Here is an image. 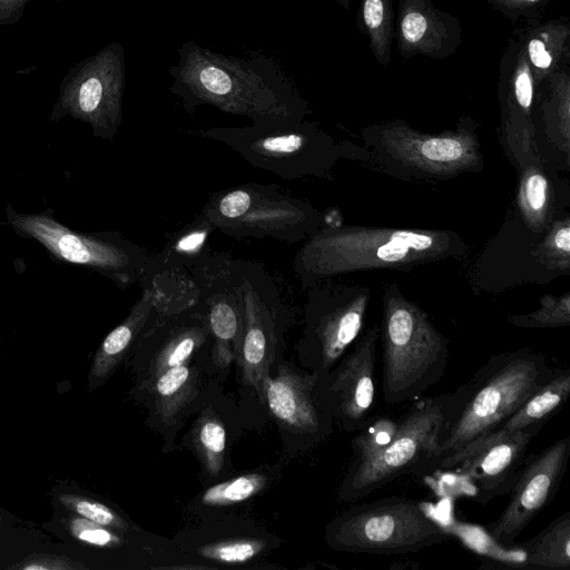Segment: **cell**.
Listing matches in <instances>:
<instances>
[{"mask_svg": "<svg viewBox=\"0 0 570 570\" xmlns=\"http://www.w3.org/2000/svg\"><path fill=\"white\" fill-rule=\"evenodd\" d=\"M569 396L570 371L568 368H558L499 429L518 431L535 424L546 425L562 409Z\"/></svg>", "mask_w": 570, "mask_h": 570, "instance_id": "27", "label": "cell"}, {"mask_svg": "<svg viewBox=\"0 0 570 570\" xmlns=\"http://www.w3.org/2000/svg\"><path fill=\"white\" fill-rule=\"evenodd\" d=\"M195 443L210 475H217L224 465L226 431L223 423L213 415L203 416L195 432Z\"/></svg>", "mask_w": 570, "mask_h": 570, "instance_id": "35", "label": "cell"}, {"mask_svg": "<svg viewBox=\"0 0 570 570\" xmlns=\"http://www.w3.org/2000/svg\"><path fill=\"white\" fill-rule=\"evenodd\" d=\"M556 370L546 355L520 348L492 355L460 385L461 403L440 444L438 462L498 430Z\"/></svg>", "mask_w": 570, "mask_h": 570, "instance_id": "4", "label": "cell"}, {"mask_svg": "<svg viewBox=\"0 0 570 570\" xmlns=\"http://www.w3.org/2000/svg\"><path fill=\"white\" fill-rule=\"evenodd\" d=\"M7 218L17 233L36 239L56 257L94 268L121 288L145 276L150 254L120 234L77 233L46 214H21L11 206Z\"/></svg>", "mask_w": 570, "mask_h": 570, "instance_id": "11", "label": "cell"}, {"mask_svg": "<svg viewBox=\"0 0 570 570\" xmlns=\"http://www.w3.org/2000/svg\"><path fill=\"white\" fill-rule=\"evenodd\" d=\"M538 88L521 41L511 39L499 66L498 137L505 157L517 171L544 160L533 120Z\"/></svg>", "mask_w": 570, "mask_h": 570, "instance_id": "15", "label": "cell"}, {"mask_svg": "<svg viewBox=\"0 0 570 570\" xmlns=\"http://www.w3.org/2000/svg\"><path fill=\"white\" fill-rule=\"evenodd\" d=\"M460 403V386L450 393L415 401L381 453L350 463L338 490L340 498L357 501L400 476L435 470L442 438Z\"/></svg>", "mask_w": 570, "mask_h": 570, "instance_id": "7", "label": "cell"}, {"mask_svg": "<svg viewBox=\"0 0 570 570\" xmlns=\"http://www.w3.org/2000/svg\"><path fill=\"white\" fill-rule=\"evenodd\" d=\"M215 230L213 224L199 214L190 223L168 236L163 248L156 255H150L147 268L189 269L212 249L209 238Z\"/></svg>", "mask_w": 570, "mask_h": 570, "instance_id": "28", "label": "cell"}, {"mask_svg": "<svg viewBox=\"0 0 570 570\" xmlns=\"http://www.w3.org/2000/svg\"><path fill=\"white\" fill-rule=\"evenodd\" d=\"M399 421L390 415L371 416L352 440L351 463L370 460L381 453L394 439Z\"/></svg>", "mask_w": 570, "mask_h": 570, "instance_id": "34", "label": "cell"}, {"mask_svg": "<svg viewBox=\"0 0 570 570\" xmlns=\"http://www.w3.org/2000/svg\"><path fill=\"white\" fill-rule=\"evenodd\" d=\"M510 208L531 232L542 235L569 214L570 185L558 169L543 160L521 168Z\"/></svg>", "mask_w": 570, "mask_h": 570, "instance_id": "21", "label": "cell"}, {"mask_svg": "<svg viewBox=\"0 0 570 570\" xmlns=\"http://www.w3.org/2000/svg\"><path fill=\"white\" fill-rule=\"evenodd\" d=\"M195 374L186 364L168 368L154 377L151 392L156 411L165 420H171L191 397Z\"/></svg>", "mask_w": 570, "mask_h": 570, "instance_id": "32", "label": "cell"}, {"mask_svg": "<svg viewBox=\"0 0 570 570\" xmlns=\"http://www.w3.org/2000/svg\"><path fill=\"white\" fill-rule=\"evenodd\" d=\"M448 532L411 499L389 497L354 505L327 527V544L338 551L406 554L440 544Z\"/></svg>", "mask_w": 570, "mask_h": 570, "instance_id": "10", "label": "cell"}, {"mask_svg": "<svg viewBox=\"0 0 570 570\" xmlns=\"http://www.w3.org/2000/svg\"><path fill=\"white\" fill-rule=\"evenodd\" d=\"M266 481V476L261 473L243 474L208 488L202 502L219 507L239 503L262 491Z\"/></svg>", "mask_w": 570, "mask_h": 570, "instance_id": "36", "label": "cell"}, {"mask_svg": "<svg viewBox=\"0 0 570 570\" xmlns=\"http://www.w3.org/2000/svg\"><path fill=\"white\" fill-rule=\"evenodd\" d=\"M488 3L501 12L512 22L525 20L527 23L541 20L549 0H487Z\"/></svg>", "mask_w": 570, "mask_h": 570, "instance_id": "38", "label": "cell"}, {"mask_svg": "<svg viewBox=\"0 0 570 570\" xmlns=\"http://www.w3.org/2000/svg\"><path fill=\"white\" fill-rule=\"evenodd\" d=\"M394 0H361L356 17L361 32L367 38L373 57L389 67L394 39Z\"/></svg>", "mask_w": 570, "mask_h": 570, "instance_id": "31", "label": "cell"}, {"mask_svg": "<svg viewBox=\"0 0 570 570\" xmlns=\"http://www.w3.org/2000/svg\"><path fill=\"white\" fill-rule=\"evenodd\" d=\"M52 508L62 509L110 528L124 535L130 531L127 520L110 504L72 482H57L50 490Z\"/></svg>", "mask_w": 570, "mask_h": 570, "instance_id": "29", "label": "cell"}, {"mask_svg": "<svg viewBox=\"0 0 570 570\" xmlns=\"http://www.w3.org/2000/svg\"><path fill=\"white\" fill-rule=\"evenodd\" d=\"M538 86L562 67L570 50V24L566 19L527 23L517 31Z\"/></svg>", "mask_w": 570, "mask_h": 570, "instance_id": "26", "label": "cell"}, {"mask_svg": "<svg viewBox=\"0 0 570 570\" xmlns=\"http://www.w3.org/2000/svg\"><path fill=\"white\" fill-rule=\"evenodd\" d=\"M67 542L51 541L31 523L8 528L0 535V570H91Z\"/></svg>", "mask_w": 570, "mask_h": 570, "instance_id": "22", "label": "cell"}, {"mask_svg": "<svg viewBox=\"0 0 570 570\" xmlns=\"http://www.w3.org/2000/svg\"><path fill=\"white\" fill-rule=\"evenodd\" d=\"M380 327L366 330L352 352L330 370L318 373L315 395L321 406L342 429L358 431L375 405V362Z\"/></svg>", "mask_w": 570, "mask_h": 570, "instance_id": "17", "label": "cell"}, {"mask_svg": "<svg viewBox=\"0 0 570 570\" xmlns=\"http://www.w3.org/2000/svg\"><path fill=\"white\" fill-rule=\"evenodd\" d=\"M335 2L345 11L350 10L351 0H335Z\"/></svg>", "mask_w": 570, "mask_h": 570, "instance_id": "41", "label": "cell"}, {"mask_svg": "<svg viewBox=\"0 0 570 570\" xmlns=\"http://www.w3.org/2000/svg\"><path fill=\"white\" fill-rule=\"evenodd\" d=\"M24 523L23 520L0 507V535L10 527Z\"/></svg>", "mask_w": 570, "mask_h": 570, "instance_id": "40", "label": "cell"}, {"mask_svg": "<svg viewBox=\"0 0 570 570\" xmlns=\"http://www.w3.org/2000/svg\"><path fill=\"white\" fill-rule=\"evenodd\" d=\"M460 20L434 7L432 0H397L394 39L400 56L442 60L462 42Z\"/></svg>", "mask_w": 570, "mask_h": 570, "instance_id": "19", "label": "cell"}, {"mask_svg": "<svg viewBox=\"0 0 570 570\" xmlns=\"http://www.w3.org/2000/svg\"><path fill=\"white\" fill-rule=\"evenodd\" d=\"M539 303L537 309L510 315L507 322L522 328H556L570 325V292L561 295L544 294Z\"/></svg>", "mask_w": 570, "mask_h": 570, "instance_id": "33", "label": "cell"}, {"mask_svg": "<svg viewBox=\"0 0 570 570\" xmlns=\"http://www.w3.org/2000/svg\"><path fill=\"white\" fill-rule=\"evenodd\" d=\"M125 75L124 48L112 41L65 76L51 119L68 115L88 124L96 137L114 140L122 122Z\"/></svg>", "mask_w": 570, "mask_h": 570, "instance_id": "12", "label": "cell"}, {"mask_svg": "<svg viewBox=\"0 0 570 570\" xmlns=\"http://www.w3.org/2000/svg\"><path fill=\"white\" fill-rule=\"evenodd\" d=\"M233 271L243 318L237 362L244 383L261 394L287 316V306L277 283L263 263L233 258Z\"/></svg>", "mask_w": 570, "mask_h": 570, "instance_id": "13", "label": "cell"}, {"mask_svg": "<svg viewBox=\"0 0 570 570\" xmlns=\"http://www.w3.org/2000/svg\"><path fill=\"white\" fill-rule=\"evenodd\" d=\"M41 528L76 548L92 569L98 567L100 557L122 548L126 542L124 534L57 508Z\"/></svg>", "mask_w": 570, "mask_h": 570, "instance_id": "25", "label": "cell"}, {"mask_svg": "<svg viewBox=\"0 0 570 570\" xmlns=\"http://www.w3.org/2000/svg\"><path fill=\"white\" fill-rule=\"evenodd\" d=\"M141 294L126 318L104 338L97 348L88 373V389L95 391L111 376L145 330L155 305V291L142 281Z\"/></svg>", "mask_w": 570, "mask_h": 570, "instance_id": "24", "label": "cell"}, {"mask_svg": "<svg viewBox=\"0 0 570 570\" xmlns=\"http://www.w3.org/2000/svg\"><path fill=\"white\" fill-rule=\"evenodd\" d=\"M29 0H0V26L16 23Z\"/></svg>", "mask_w": 570, "mask_h": 570, "instance_id": "39", "label": "cell"}, {"mask_svg": "<svg viewBox=\"0 0 570 570\" xmlns=\"http://www.w3.org/2000/svg\"><path fill=\"white\" fill-rule=\"evenodd\" d=\"M543 91L538 90L533 115L542 158L558 170L570 165V75L559 68L548 76Z\"/></svg>", "mask_w": 570, "mask_h": 570, "instance_id": "23", "label": "cell"}, {"mask_svg": "<svg viewBox=\"0 0 570 570\" xmlns=\"http://www.w3.org/2000/svg\"><path fill=\"white\" fill-rule=\"evenodd\" d=\"M199 135L227 146L250 166L285 180L330 179L332 169L342 159L340 141L306 119L213 127Z\"/></svg>", "mask_w": 570, "mask_h": 570, "instance_id": "8", "label": "cell"}, {"mask_svg": "<svg viewBox=\"0 0 570 570\" xmlns=\"http://www.w3.org/2000/svg\"><path fill=\"white\" fill-rule=\"evenodd\" d=\"M479 121L462 116L454 128L429 134L393 119L363 127L362 145L340 141L341 158L409 183H440L484 168Z\"/></svg>", "mask_w": 570, "mask_h": 570, "instance_id": "3", "label": "cell"}, {"mask_svg": "<svg viewBox=\"0 0 570 570\" xmlns=\"http://www.w3.org/2000/svg\"><path fill=\"white\" fill-rule=\"evenodd\" d=\"M475 295L498 294L523 284H548L570 273V214L542 235L509 208L497 232L465 271Z\"/></svg>", "mask_w": 570, "mask_h": 570, "instance_id": "6", "label": "cell"}, {"mask_svg": "<svg viewBox=\"0 0 570 570\" xmlns=\"http://www.w3.org/2000/svg\"><path fill=\"white\" fill-rule=\"evenodd\" d=\"M523 553L522 567L570 568V512L556 518L538 535L519 547Z\"/></svg>", "mask_w": 570, "mask_h": 570, "instance_id": "30", "label": "cell"}, {"mask_svg": "<svg viewBox=\"0 0 570 570\" xmlns=\"http://www.w3.org/2000/svg\"><path fill=\"white\" fill-rule=\"evenodd\" d=\"M382 390L386 404L417 400L444 375L449 338L428 313L409 299L396 283H385L382 295Z\"/></svg>", "mask_w": 570, "mask_h": 570, "instance_id": "5", "label": "cell"}, {"mask_svg": "<svg viewBox=\"0 0 570 570\" xmlns=\"http://www.w3.org/2000/svg\"><path fill=\"white\" fill-rule=\"evenodd\" d=\"M266 542L259 539L222 540L203 546L198 553L209 560L236 564L244 563L258 556Z\"/></svg>", "mask_w": 570, "mask_h": 570, "instance_id": "37", "label": "cell"}, {"mask_svg": "<svg viewBox=\"0 0 570 570\" xmlns=\"http://www.w3.org/2000/svg\"><path fill=\"white\" fill-rule=\"evenodd\" d=\"M318 373H301L279 365L275 376H265L261 397L272 415L296 433L320 436L330 431L332 416L315 395Z\"/></svg>", "mask_w": 570, "mask_h": 570, "instance_id": "20", "label": "cell"}, {"mask_svg": "<svg viewBox=\"0 0 570 570\" xmlns=\"http://www.w3.org/2000/svg\"><path fill=\"white\" fill-rule=\"evenodd\" d=\"M570 455V438H562L538 454L525 456L500 517L488 524L490 538L512 547L529 523L556 497Z\"/></svg>", "mask_w": 570, "mask_h": 570, "instance_id": "18", "label": "cell"}, {"mask_svg": "<svg viewBox=\"0 0 570 570\" xmlns=\"http://www.w3.org/2000/svg\"><path fill=\"white\" fill-rule=\"evenodd\" d=\"M470 250L471 245L451 229L326 224L303 242L293 269L305 291L350 273H411L430 264L461 262Z\"/></svg>", "mask_w": 570, "mask_h": 570, "instance_id": "2", "label": "cell"}, {"mask_svg": "<svg viewBox=\"0 0 570 570\" xmlns=\"http://www.w3.org/2000/svg\"><path fill=\"white\" fill-rule=\"evenodd\" d=\"M535 424L518 431L495 430L436 465L454 470L471 489L469 495L488 503L510 492L532 440L543 429Z\"/></svg>", "mask_w": 570, "mask_h": 570, "instance_id": "16", "label": "cell"}, {"mask_svg": "<svg viewBox=\"0 0 570 570\" xmlns=\"http://www.w3.org/2000/svg\"><path fill=\"white\" fill-rule=\"evenodd\" d=\"M305 345L317 373L334 366L358 337L371 301L368 286L335 281L307 289Z\"/></svg>", "mask_w": 570, "mask_h": 570, "instance_id": "14", "label": "cell"}, {"mask_svg": "<svg viewBox=\"0 0 570 570\" xmlns=\"http://www.w3.org/2000/svg\"><path fill=\"white\" fill-rule=\"evenodd\" d=\"M177 52L169 90L188 115L204 105L252 124L301 121L311 114L308 100L272 56H228L194 40L183 42Z\"/></svg>", "mask_w": 570, "mask_h": 570, "instance_id": "1", "label": "cell"}, {"mask_svg": "<svg viewBox=\"0 0 570 570\" xmlns=\"http://www.w3.org/2000/svg\"><path fill=\"white\" fill-rule=\"evenodd\" d=\"M215 227L236 239L273 238L303 243L326 225L308 200L273 184L245 183L214 193L202 212Z\"/></svg>", "mask_w": 570, "mask_h": 570, "instance_id": "9", "label": "cell"}]
</instances>
